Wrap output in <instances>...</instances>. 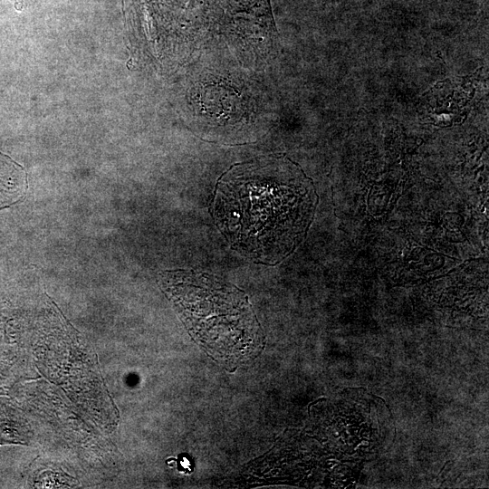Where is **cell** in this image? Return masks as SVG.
Here are the masks:
<instances>
[{"label": "cell", "instance_id": "6da1fadb", "mask_svg": "<svg viewBox=\"0 0 489 489\" xmlns=\"http://www.w3.org/2000/svg\"><path fill=\"white\" fill-rule=\"evenodd\" d=\"M317 195L312 180L284 158L235 166L218 181L215 221L231 247L263 264H275L303 240Z\"/></svg>", "mask_w": 489, "mask_h": 489}, {"label": "cell", "instance_id": "7a4b0ae2", "mask_svg": "<svg viewBox=\"0 0 489 489\" xmlns=\"http://www.w3.org/2000/svg\"><path fill=\"white\" fill-rule=\"evenodd\" d=\"M159 283L193 340L214 360L236 366L261 353L264 335L244 292L191 271L164 272Z\"/></svg>", "mask_w": 489, "mask_h": 489}, {"label": "cell", "instance_id": "277c9868", "mask_svg": "<svg viewBox=\"0 0 489 489\" xmlns=\"http://www.w3.org/2000/svg\"><path fill=\"white\" fill-rule=\"evenodd\" d=\"M14 3V8L18 11L22 10L24 5L23 0H11Z\"/></svg>", "mask_w": 489, "mask_h": 489}, {"label": "cell", "instance_id": "3957f363", "mask_svg": "<svg viewBox=\"0 0 489 489\" xmlns=\"http://www.w3.org/2000/svg\"><path fill=\"white\" fill-rule=\"evenodd\" d=\"M26 190V176L23 168L0 153V209L17 202Z\"/></svg>", "mask_w": 489, "mask_h": 489}]
</instances>
